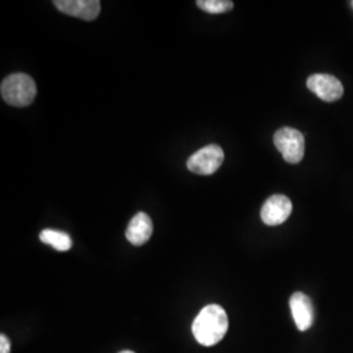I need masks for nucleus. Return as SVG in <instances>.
I'll list each match as a JSON object with an SVG mask.
<instances>
[{"label": "nucleus", "instance_id": "f257e3e1", "mask_svg": "<svg viewBox=\"0 0 353 353\" xmlns=\"http://www.w3.org/2000/svg\"><path fill=\"white\" fill-rule=\"evenodd\" d=\"M229 321L227 312L220 305H207L192 322V334L204 347H212L227 335Z\"/></svg>", "mask_w": 353, "mask_h": 353}, {"label": "nucleus", "instance_id": "f03ea898", "mask_svg": "<svg viewBox=\"0 0 353 353\" xmlns=\"http://www.w3.org/2000/svg\"><path fill=\"white\" fill-rule=\"evenodd\" d=\"M1 97L11 106L24 108L36 99L37 87L34 80L26 74H12L1 83Z\"/></svg>", "mask_w": 353, "mask_h": 353}, {"label": "nucleus", "instance_id": "7ed1b4c3", "mask_svg": "<svg viewBox=\"0 0 353 353\" xmlns=\"http://www.w3.org/2000/svg\"><path fill=\"white\" fill-rule=\"evenodd\" d=\"M274 143L287 163L299 164L303 161L305 138L299 130L290 127L280 128L275 132Z\"/></svg>", "mask_w": 353, "mask_h": 353}, {"label": "nucleus", "instance_id": "20e7f679", "mask_svg": "<svg viewBox=\"0 0 353 353\" xmlns=\"http://www.w3.org/2000/svg\"><path fill=\"white\" fill-rule=\"evenodd\" d=\"M224 161V151L217 144L205 145L195 152L188 160V169L199 176H210L221 166Z\"/></svg>", "mask_w": 353, "mask_h": 353}, {"label": "nucleus", "instance_id": "39448f33", "mask_svg": "<svg viewBox=\"0 0 353 353\" xmlns=\"http://www.w3.org/2000/svg\"><path fill=\"white\" fill-rule=\"evenodd\" d=\"M306 85L313 93H316L321 100L326 102L338 101L344 93L341 80L328 74L309 76Z\"/></svg>", "mask_w": 353, "mask_h": 353}, {"label": "nucleus", "instance_id": "423d86ee", "mask_svg": "<svg viewBox=\"0 0 353 353\" xmlns=\"http://www.w3.org/2000/svg\"><path fill=\"white\" fill-rule=\"evenodd\" d=\"M292 202L290 198L285 195H272L265 201L262 210H261V217L265 225L276 227L288 220L292 214Z\"/></svg>", "mask_w": 353, "mask_h": 353}, {"label": "nucleus", "instance_id": "0eeeda50", "mask_svg": "<svg viewBox=\"0 0 353 353\" xmlns=\"http://www.w3.org/2000/svg\"><path fill=\"white\" fill-rule=\"evenodd\" d=\"M54 6L61 12L85 21L94 20L101 11V3L99 0H55Z\"/></svg>", "mask_w": 353, "mask_h": 353}, {"label": "nucleus", "instance_id": "6e6552de", "mask_svg": "<svg viewBox=\"0 0 353 353\" xmlns=\"http://www.w3.org/2000/svg\"><path fill=\"white\" fill-rule=\"evenodd\" d=\"M290 306L294 323L300 331H306L313 326L314 309H313L312 300L305 293L303 292L293 293L290 297Z\"/></svg>", "mask_w": 353, "mask_h": 353}, {"label": "nucleus", "instance_id": "1a4fd4ad", "mask_svg": "<svg viewBox=\"0 0 353 353\" xmlns=\"http://www.w3.org/2000/svg\"><path fill=\"white\" fill-rule=\"evenodd\" d=\"M153 233L151 217L144 212L135 214L126 230V239L134 246H141L147 243Z\"/></svg>", "mask_w": 353, "mask_h": 353}, {"label": "nucleus", "instance_id": "9d476101", "mask_svg": "<svg viewBox=\"0 0 353 353\" xmlns=\"http://www.w3.org/2000/svg\"><path fill=\"white\" fill-rule=\"evenodd\" d=\"M39 240L50 245L58 252H68L72 248L71 237L67 233L55 229H43L39 234Z\"/></svg>", "mask_w": 353, "mask_h": 353}, {"label": "nucleus", "instance_id": "9b49d317", "mask_svg": "<svg viewBox=\"0 0 353 353\" xmlns=\"http://www.w3.org/2000/svg\"><path fill=\"white\" fill-rule=\"evenodd\" d=\"M196 6L204 12L217 13L229 12L233 8V1L230 0H198Z\"/></svg>", "mask_w": 353, "mask_h": 353}, {"label": "nucleus", "instance_id": "f8f14e48", "mask_svg": "<svg viewBox=\"0 0 353 353\" xmlns=\"http://www.w3.org/2000/svg\"><path fill=\"white\" fill-rule=\"evenodd\" d=\"M10 352H11V341L4 334H1L0 335V353Z\"/></svg>", "mask_w": 353, "mask_h": 353}, {"label": "nucleus", "instance_id": "ddd939ff", "mask_svg": "<svg viewBox=\"0 0 353 353\" xmlns=\"http://www.w3.org/2000/svg\"><path fill=\"white\" fill-rule=\"evenodd\" d=\"M119 353H135V352H132V351H122V352H119Z\"/></svg>", "mask_w": 353, "mask_h": 353}, {"label": "nucleus", "instance_id": "4468645a", "mask_svg": "<svg viewBox=\"0 0 353 353\" xmlns=\"http://www.w3.org/2000/svg\"><path fill=\"white\" fill-rule=\"evenodd\" d=\"M352 4H353V3H352Z\"/></svg>", "mask_w": 353, "mask_h": 353}]
</instances>
